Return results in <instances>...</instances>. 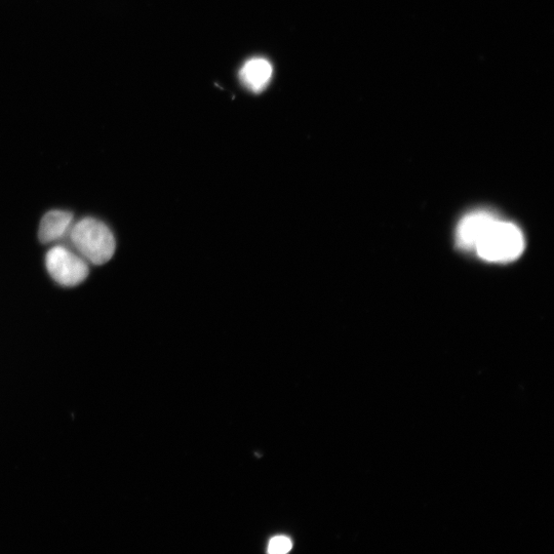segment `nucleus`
<instances>
[{
  "label": "nucleus",
  "instance_id": "obj_1",
  "mask_svg": "<svg viewBox=\"0 0 554 554\" xmlns=\"http://www.w3.org/2000/svg\"><path fill=\"white\" fill-rule=\"evenodd\" d=\"M522 230L513 223L502 221L494 214L484 225L472 251L486 261L507 263L518 259L525 250Z\"/></svg>",
  "mask_w": 554,
  "mask_h": 554
},
{
  "label": "nucleus",
  "instance_id": "obj_2",
  "mask_svg": "<svg viewBox=\"0 0 554 554\" xmlns=\"http://www.w3.org/2000/svg\"><path fill=\"white\" fill-rule=\"evenodd\" d=\"M71 241L82 256L95 265H103L111 260L115 253L114 235L106 224L86 218L74 225Z\"/></svg>",
  "mask_w": 554,
  "mask_h": 554
},
{
  "label": "nucleus",
  "instance_id": "obj_3",
  "mask_svg": "<svg viewBox=\"0 0 554 554\" xmlns=\"http://www.w3.org/2000/svg\"><path fill=\"white\" fill-rule=\"evenodd\" d=\"M47 269L53 280L64 287L82 284L89 276L87 262L64 247H55L46 258Z\"/></svg>",
  "mask_w": 554,
  "mask_h": 554
},
{
  "label": "nucleus",
  "instance_id": "obj_4",
  "mask_svg": "<svg viewBox=\"0 0 554 554\" xmlns=\"http://www.w3.org/2000/svg\"><path fill=\"white\" fill-rule=\"evenodd\" d=\"M273 76L271 63L264 58H252L247 61L241 71L243 85L253 93H261L269 85Z\"/></svg>",
  "mask_w": 554,
  "mask_h": 554
},
{
  "label": "nucleus",
  "instance_id": "obj_5",
  "mask_svg": "<svg viewBox=\"0 0 554 554\" xmlns=\"http://www.w3.org/2000/svg\"><path fill=\"white\" fill-rule=\"evenodd\" d=\"M493 215L492 212L482 210L466 215L456 231L458 247L465 251H472L480 231Z\"/></svg>",
  "mask_w": 554,
  "mask_h": 554
},
{
  "label": "nucleus",
  "instance_id": "obj_6",
  "mask_svg": "<svg viewBox=\"0 0 554 554\" xmlns=\"http://www.w3.org/2000/svg\"><path fill=\"white\" fill-rule=\"evenodd\" d=\"M73 215L65 211H52L45 215L39 226L38 237L43 244L61 239L68 231Z\"/></svg>",
  "mask_w": 554,
  "mask_h": 554
},
{
  "label": "nucleus",
  "instance_id": "obj_7",
  "mask_svg": "<svg viewBox=\"0 0 554 554\" xmlns=\"http://www.w3.org/2000/svg\"><path fill=\"white\" fill-rule=\"evenodd\" d=\"M293 547L290 538L286 536H276L272 538L268 545V552L272 554H284L289 552Z\"/></svg>",
  "mask_w": 554,
  "mask_h": 554
}]
</instances>
